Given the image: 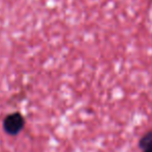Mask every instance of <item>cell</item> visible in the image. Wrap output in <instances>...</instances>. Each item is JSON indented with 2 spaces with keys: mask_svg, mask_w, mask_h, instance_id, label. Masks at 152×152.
Returning a JSON list of instances; mask_svg holds the SVG:
<instances>
[{
  "mask_svg": "<svg viewBox=\"0 0 152 152\" xmlns=\"http://www.w3.org/2000/svg\"><path fill=\"white\" fill-rule=\"evenodd\" d=\"M142 152H152V150H144V151H142Z\"/></svg>",
  "mask_w": 152,
  "mask_h": 152,
  "instance_id": "obj_3",
  "label": "cell"
},
{
  "mask_svg": "<svg viewBox=\"0 0 152 152\" xmlns=\"http://www.w3.org/2000/svg\"><path fill=\"white\" fill-rule=\"evenodd\" d=\"M26 119L20 112H14L6 115L2 121L3 131L10 136H17L24 130Z\"/></svg>",
  "mask_w": 152,
  "mask_h": 152,
  "instance_id": "obj_1",
  "label": "cell"
},
{
  "mask_svg": "<svg viewBox=\"0 0 152 152\" xmlns=\"http://www.w3.org/2000/svg\"><path fill=\"white\" fill-rule=\"evenodd\" d=\"M139 148L142 151L144 150H152V129L148 130L144 133L139 140Z\"/></svg>",
  "mask_w": 152,
  "mask_h": 152,
  "instance_id": "obj_2",
  "label": "cell"
}]
</instances>
